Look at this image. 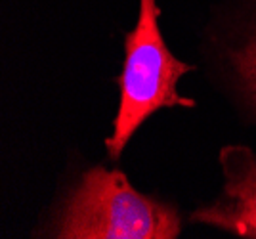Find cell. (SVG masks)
Here are the masks:
<instances>
[{"instance_id":"cell-3","label":"cell","mask_w":256,"mask_h":239,"mask_svg":"<svg viewBox=\"0 0 256 239\" xmlns=\"http://www.w3.org/2000/svg\"><path fill=\"white\" fill-rule=\"evenodd\" d=\"M220 164L226 180L222 197L195 210L193 222L241 238H256V155L245 146H226L220 152Z\"/></svg>"},{"instance_id":"cell-1","label":"cell","mask_w":256,"mask_h":239,"mask_svg":"<svg viewBox=\"0 0 256 239\" xmlns=\"http://www.w3.org/2000/svg\"><path fill=\"white\" fill-rule=\"evenodd\" d=\"M178 212L140 194L124 172L94 166L65 201L54 236L62 239H174Z\"/></svg>"},{"instance_id":"cell-2","label":"cell","mask_w":256,"mask_h":239,"mask_svg":"<svg viewBox=\"0 0 256 239\" xmlns=\"http://www.w3.org/2000/svg\"><path fill=\"white\" fill-rule=\"evenodd\" d=\"M126 58L118 78L120 102L113 122V134L106 150L118 159L144 120L162 108H195V102L178 94L176 84L195 67L174 58L159 29L155 0H140L136 27L126 34Z\"/></svg>"},{"instance_id":"cell-4","label":"cell","mask_w":256,"mask_h":239,"mask_svg":"<svg viewBox=\"0 0 256 239\" xmlns=\"http://www.w3.org/2000/svg\"><path fill=\"white\" fill-rule=\"evenodd\" d=\"M232 62L237 73L243 76L246 88L250 90L256 102V34L250 40H246L239 50H235L232 54Z\"/></svg>"}]
</instances>
